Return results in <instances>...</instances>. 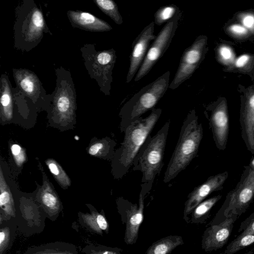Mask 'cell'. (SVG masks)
Segmentation results:
<instances>
[{
    "mask_svg": "<svg viewBox=\"0 0 254 254\" xmlns=\"http://www.w3.org/2000/svg\"><path fill=\"white\" fill-rule=\"evenodd\" d=\"M254 199V169L244 166L239 181L227 194L210 225L218 224L232 215L239 217L247 211Z\"/></svg>",
    "mask_w": 254,
    "mask_h": 254,
    "instance_id": "cell-6",
    "label": "cell"
},
{
    "mask_svg": "<svg viewBox=\"0 0 254 254\" xmlns=\"http://www.w3.org/2000/svg\"><path fill=\"white\" fill-rule=\"evenodd\" d=\"M170 122V120L167 121L154 136L150 135L147 138L133 161L132 170L142 173L140 190L145 195L151 190L155 177L164 166Z\"/></svg>",
    "mask_w": 254,
    "mask_h": 254,
    "instance_id": "cell-3",
    "label": "cell"
},
{
    "mask_svg": "<svg viewBox=\"0 0 254 254\" xmlns=\"http://www.w3.org/2000/svg\"><path fill=\"white\" fill-rule=\"evenodd\" d=\"M45 163L56 181L63 189L70 186L71 181L60 164L51 158L47 159Z\"/></svg>",
    "mask_w": 254,
    "mask_h": 254,
    "instance_id": "cell-29",
    "label": "cell"
},
{
    "mask_svg": "<svg viewBox=\"0 0 254 254\" xmlns=\"http://www.w3.org/2000/svg\"><path fill=\"white\" fill-rule=\"evenodd\" d=\"M179 10V8L173 4L160 7L154 14V23L161 25L165 22L167 23Z\"/></svg>",
    "mask_w": 254,
    "mask_h": 254,
    "instance_id": "cell-32",
    "label": "cell"
},
{
    "mask_svg": "<svg viewBox=\"0 0 254 254\" xmlns=\"http://www.w3.org/2000/svg\"><path fill=\"white\" fill-rule=\"evenodd\" d=\"M238 232L254 234V212L241 222Z\"/></svg>",
    "mask_w": 254,
    "mask_h": 254,
    "instance_id": "cell-39",
    "label": "cell"
},
{
    "mask_svg": "<svg viewBox=\"0 0 254 254\" xmlns=\"http://www.w3.org/2000/svg\"><path fill=\"white\" fill-rule=\"evenodd\" d=\"M116 144L115 140L106 137L93 141L88 148V153L96 157L112 160L115 153V147Z\"/></svg>",
    "mask_w": 254,
    "mask_h": 254,
    "instance_id": "cell-24",
    "label": "cell"
},
{
    "mask_svg": "<svg viewBox=\"0 0 254 254\" xmlns=\"http://www.w3.org/2000/svg\"><path fill=\"white\" fill-rule=\"evenodd\" d=\"M244 254H254V251L252 250Z\"/></svg>",
    "mask_w": 254,
    "mask_h": 254,
    "instance_id": "cell-41",
    "label": "cell"
},
{
    "mask_svg": "<svg viewBox=\"0 0 254 254\" xmlns=\"http://www.w3.org/2000/svg\"><path fill=\"white\" fill-rule=\"evenodd\" d=\"M98 7L116 24L121 25L123 22V17L119 12L116 3L112 0H94Z\"/></svg>",
    "mask_w": 254,
    "mask_h": 254,
    "instance_id": "cell-31",
    "label": "cell"
},
{
    "mask_svg": "<svg viewBox=\"0 0 254 254\" xmlns=\"http://www.w3.org/2000/svg\"><path fill=\"white\" fill-rule=\"evenodd\" d=\"M122 250L117 247H111L102 245L90 244L82 249L85 254H122Z\"/></svg>",
    "mask_w": 254,
    "mask_h": 254,
    "instance_id": "cell-34",
    "label": "cell"
},
{
    "mask_svg": "<svg viewBox=\"0 0 254 254\" xmlns=\"http://www.w3.org/2000/svg\"><path fill=\"white\" fill-rule=\"evenodd\" d=\"M116 58V51L113 48L93 54L92 64L93 76L98 81L101 90L107 95L110 94L112 71Z\"/></svg>",
    "mask_w": 254,
    "mask_h": 254,
    "instance_id": "cell-14",
    "label": "cell"
},
{
    "mask_svg": "<svg viewBox=\"0 0 254 254\" xmlns=\"http://www.w3.org/2000/svg\"><path fill=\"white\" fill-rule=\"evenodd\" d=\"M228 177L227 171L209 176L204 182L194 188L189 194L185 203L183 216L187 223L190 222L189 216L200 203L212 192L223 189Z\"/></svg>",
    "mask_w": 254,
    "mask_h": 254,
    "instance_id": "cell-12",
    "label": "cell"
},
{
    "mask_svg": "<svg viewBox=\"0 0 254 254\" xmlns=\"http://www.w3.org/2000/svg\"><path fill=\"white\" fill-rule=\"evenodd\" d=\"M202 137V124L192 109L183 122L177 143L165 172L164 183L172 181L190 165L197 155Z\"/></svg>",
    "mask_w": 254,
    "mask_h": 254,
    "instance_id": "cell-2",
    "label": "cell"
},
{
    "mask_svg": "<svg viewBox=\"0 0 254 254\" xmlns=\"http://www.w3.org/2000/svg\"><path fill=\"white\" fill-rule=\"evenodd\" d=\"M207 110L210 114L206 116L211 130L213 140L217 148L224 150L227 146L229 132V118L227 103L223 99Z\"/></svg>",
    "mask_w": 254,
    "mask_h": 254,
    "instance_id": "cell-11",
    "label": "cell"
},
{
    "mask_svg": "<svg viewBox=\"0 0 254 254\" xmlns=\"http://www.w3.org/2000/svg\"><path fill=\"white\" fill-rule=\"evenodd\" d=\"M10 152L17 168L20 169L26 161V155L25 149L17 143H12L10 145Z\"/></svg>",
    "mask_w": 254,
    "mask_h": 254,
    "instance_id": "cell-35",
    "label": "cell"
},
{
    "mask_svg": "<svg viewBox=\"0 0 254 254\" xmlns=\"http://www.w3.org/2000/svg\"><path fill=\"white\" fill-rule=\"evenodd\" d=\"M45 27L41 11L33 1H26L17 12L14 26L15 45L25 51L33 48L42 39Z\"/></svg>",
    "mask_w": 254,
    "mask_h": 254,
    "instance_id": "cell-5",
    "label": "cell"
},
{
    "mask_svg": "<svg viewBox=\"0 0 254 254\" xmlns=\"http://www.w3.org/2000/svg\"><path fill=\"white\" fill-rule=\"evenodd\" d=\"M254 244V234L242 233L227 246L224 254H234Z\"/></svg>",
    "mask_w": 254,
    "mask_h": 254,
    "instance_id": "cell-30",
    "label": "cell"
},
{
    "mask_svg": "<svg viewBox=\"0 0 254 254\" xmlns=\"http://www.w3.org/2000/svg\"><path fill=\"white\" fill-rule=\"evenodd\" d=\"M90 212H78L80 225L86 230L94 234L103 236L109 232V225L103 210L98 211L92 205L87 204Z\"/></svg>",
    "mask_w": 254,
    "mask_h": 254,
    "instance_id": "cell-19",
    "label": "cell"
},
{
    "mask_svg": "<svg viewBox=\"0 0 254 254\" xmlns=\"http://www.w3.org/2000/svg\"><path fill=\"white\" fill-rule=\"evenodd\" d=\"M154 24L152 21L145 27L132 44L127 83L130 82L137 73L147 54L150 41L156 37L154 34Z\"/></svg>",
    "mask_w": 254,
    "mask_h": 254,
    "instance_id": "cell-13",
    "label": "cell"
},
{
    "mask_svg": "<svg viewBox=\"0 0 254 254\" xmlns=\"http://www.w3.org/2000/svg\"><path fill=\"white\" fill-rule=\"evenodd\" d=\"M254 57L249 54H243L236 59L233 64L228 67L229 70L236 69L239 70H247L252 66Z\"/></svg>",
    "mask_w": 254,
    "mask_h": 254,
    "instance_id": "cell-36",
    "label": "cell"
},
{
    "mask_svg": "<svg viewBox=\"0 0 254 254\" xmlns=\"http://www.w3.org/2000/svg\"><path fill=\"white\" fill-rule=\"evenodd\" d=\"M145 196L140 190L138 204L132 203L122 196L117 199L118 211L122 220H125L124 241L127 245H133L137 240L139 227L144 217Z\"/></svg>",
    "mask_w": 254,
    "mask_h": 254,
    "instance_id": "cell-10",
    "label": "cell"
},
{
    "mask_svg": "<svg viewBox=\"0 0 254 254\" xmlns=\"http://www.w3.org/2000/svg\"><path fill=\"white\" fill-rule=\"evenodd\" d=\"M237 17L240 24L248 29L250 33L254 34V12H240Z\"/></svg>",
    "mask_w": 254,
    "mask_h": 254,
    "instance_id": "cell-38",
    "label": "cell"
},
{
    "mask_svg": "<svg viewBox=\"0 0 254 254\" xmlns=\"http://www.w3.org/2000/svg\"><path fill=\"white\" fill-rule=\"evenodd\" d=\"M0 115L3 121H9L13 115V105L8 80L4 75L1 77Z\"/></svg>",
    "mask_w": 254,
    "mask_h": 254,
    "instance_id": "cell-27",
    "label": "cell"
},
{
    "mask_svg": "<svg viewBox=\"0 0 254 254\" xmlns=\"http://www.w3.org/2000/svg\"><path fill=\"white\" fill-rule=\"evenodd\" d=\"M23 254H78V252L73 244L56 241L30 247Z\"/></svg>",
    "mask_w": 254,
    "mask_h": 254,
    "instance_id": "cell-23",
    "label": "cell"
},
{
    "mask_svg": "<svg viewBox=\"0 0 254 254\" xmlns=\"http://www.w3.org/2000/svg\"><path fill=\"white\" fill-rule=\"evenodd\" d=\"M17 230L15 218L0 222V254H6L11 248Z\"/></svg>",
    "mask_w": 254,
    "mask_h": 254,
    "instance_id": "cell-25",
    "label": "cell"
},
{
    "mask_svg": "<svg viewBox=\"0 0 254 254\" xmlns=\"http://www.w3.org/2000/svg\"><path fill=\"white\" fill-rule=\"evenodd\" d=\"M207 41L206 36L200 35L184 51L169 88L176 89L192 75L204 59L206 52Z\"/></svg>",
    "mask_w": 254,
    "mask_h": 254,
    "instance_id": "cell-9",
    "label": "cell"
},
{
    "mask_svg": "<svg viewBox=\"0 0 254 254\" xmlns=\"http://www.w3.org/2000/svg\"><path fill=\"white\" fill-rule=\"evenodd\" d=\"M71 87L59 84L54 102V115L61 123L70 122L74 114L75 98Z\"/></svg>",
    "mask_w": 254,
    "mask_h": 254,
    "instance_id": "cell-18",
    "label": "cell"
},
{
    "mask_svg": "<svg viewBox=\"0 0 254 254\" xmlns=\"http://www.w3.org/2000/svg\"><path fill=\"white\" fill-rule=\"evenodd\" d=\"M221 197L222 195L218 194L200 203L191 212L190 222L196 224L205 223L210 216L211 210Z\"/></svg>",
    "mask_w": 254,
    "mask_h": 254,
    "instance_id": "cell-28",
    "label": "cell"
},
{
    "mask_svg": "<svg viewBox=\"0 0 254 254\" xmlns=\"http://www.w3.org/2000/svg\"><path fill=\"white\" fill-rule=\"evenodd\" d=\"M182 237L170 235L154 242L144 254H169L177 247L184 244Z\"/></svg>",
    "mask_w": 254,
    "mask_h": 254,
    "instance_id": "cell-26",
    "label": "cell"
},
{
    "mask_svg": "<svg viewBox=\"0 0 254 254\" xmlns=\"http://www.w3.org/2000/svg\"><path fill=\"white\" fill-rule=\"evenodd\" d=\"M181 15V11L178 10L156 36L136 74L135 81L139 80L147 75L168 49L177 29Z\"/></svg>",
    "mask_w": 254,
    "mask_h": 254,
    "instance_id": "cell-7",
    "label": "cell"
},
{
    "mask_svg": "<svg viewBox=\"0 0 254 254\" xmlns=\"http://www.w3.org/2000/svg\"><path fill=\"white\" fill-rule=\"evenodd\" d=\"M249 166L253 169H254V157L251 160Z\"/></svg>",
    "mask_w": 254,
    "mask_h": 254,
    "instance_id": "cell-40",
    "label": "cell"
},
{
    "mask_svg": "<svg viewBox=\"0 0 254 254\" xmlns=\"http://www.w3.org/2000/svg\"><path fill=\"white\" fill-rule=\"evenodd\" d=\"M67 13L69 21L76 27L94 32H105L112 29L107 22L88 12L69 10Z\"/></svg>",
    "mask_w": 254,
    "mask_h": 254,
    "instance_id": "cell-20",
    "label": "cell"
},
{
    "mask_svg": "<svg viewBox=\"0 0 254 254\" xmlns=\"http://www.w3.org/2000/svg\"><path fill=\"white\" fill-rule=\"evenodd\" d=\"M17 230L26 237L42 233L47 218L39 204L30 198L15 199Z\"/></svg>",
    "mask_w": 254,
    "mask_h": 254,
    "instance_id": "cell-8",
    "label": "cell"
},
{
    "mask_svg": "<svg viewBox=\"0 0 254 254\" xmlns=\"http://www.w3.org/2000/svg\"><path fill=\"white\" fill-rule=\"evenodd\" d=\"M240 123L241 136L247 149L254 154V90L250 89L242 104Z\"/></svg>",
    "mask_w": 254,
    "mask_h": 254,
    "instance_id": "cell-16",
    "label": "cell"
},
{
    "mask_svg": "<svg viewBox=\"0 0 254 254\" xmlns=\"http://www.w3.org/2000/svg\"><path fill=\"white\" fill-rule=\"evenodd\" d=\"M226 31L230 36L238 39L247 38L251 34L249 30L243 25L237 23L228 26L226 28Z\"/></svg>",
    "mask_w": 254,
    "mask_h": 254,
    "instance_id": "cell-37",
    "label": "cell"
},
{
    "mask_svg": "<svg viewBox=\"0 0 254 254\" xmlns=\"http://www.w3.org/2000/svg\"><path fill=\"white\" fill-rule=\"evenodd\" d=\"M170 74L169 71H166L124 104L119 114L121 132H124L127 127L143 114L154 108L169 88Z\"/></svg>",
    "mask_w": 254,
    "mask_h": 254,
    "instance_id": "cell-4",
    "label": "cell"
},
{
    "mask_svg": "<svg viewBox=\"0 0 254 254\" xmlns=\"http://www.w3.org/2000/svg\"><path fill=\"white\" fill-rule=\"evenodd\" d=\"M160 108H153L146 118H140L124 131L123 141L116 149L112 160V173L114 179L123 178L132 166L141 147L150 135L162 114Z\"/></svg>",
    "mask_w": 254,
    "mask_h": 254,
    "instance_id": "cell-1",
    "label": "cell"
},
{
    "mask_svg": "<svg viewBox=\"0 0 254 254\" xmlns=\"http://www.w3.org/2000/svg\"><path fill=\"white\" fill-rule=\"evenodd\" d=\"M216 57L219 62L228 67L231 66L236 60L233 49L226 44L218 46L216 50Z\"/></svg>",
    "mask_w": 254,
    "mask_h": 254,
    "instance_id": "cell-33",
    "label": "cell"
},
{
    "mask_svg": "<svg viewBox=\"0 0 254 254\" xmlns=\"http://www.w3.org/2000/svg\"><path fill=\"white\" fill-rule=\"evenodd\" d=\"M14 77L19 87L28 97L35 99L41 93V83L33 72L26 69H14Z\"/></svg>",
    "mask_w": 254,
    "mask_h": 254,
    "instance_id": "cell-22",
    "label": "cell"
},
{
    "mask_svg": "<svg viewBox=\"0 0 254 254\" xmlns=\"http://www.w3.org/2000/svg\"><path fill=\"white\" fill-rule=\"evenodd\" d=\"M15 199L6 182L1 166L0 171V222L16 217Z\"/></svg>",
    "mask_w": 254,
    "mask_h": 254,
    "instance_id": "cell-21",
    "label": "cell"
},
{
    "mask_svg": "<svg viewBox=\"0 0 254 254\" xmlns=\"http://www.w3.org/2000/svg\"><path fill=\"white\" fill-rule=\"evenodd\" d=\"M239 217L232 215L221 223L211 225L204 231L201 240L202 249L206 252L217 251L227 243L234 224Z\"/></svg>",
    "mask_w": 254,
    "mask_h": 254,
    "instance_id": "cell-15",
    "label": "cell"
},
{
    "mask_svg": "<svg viewBox=\"0 0 254 254\" xmlns=\"http://www.w3.org/2000/svg\"><path fill=\"white\" fill-rule=\"evenodd\" d=\"M43 177V184L36 195L35 200L39 204L46 217L55 221L63 210V206L49 180Z\"/></svg>",
    "mask_w": 254,
    "mask_h": 254,
    "instance_id": "cell-17",
    "label": "cell"
}]
</instances>
